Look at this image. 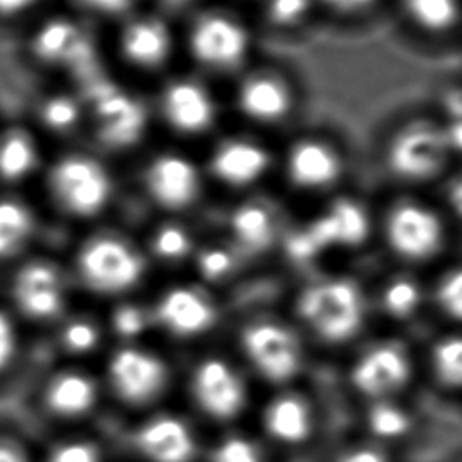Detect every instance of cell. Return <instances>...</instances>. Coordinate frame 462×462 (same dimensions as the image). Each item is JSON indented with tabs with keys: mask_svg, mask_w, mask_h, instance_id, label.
I'll list each match as a JSON object with an SVG mask.
<instances>
[{
	"mask_svg": "<svg viewBox=\"0 0 462 462\" xmlns=\"http://www.w3.org/2000/svg\"><path fill=\"white\" fill-rule=\"evenodd\" d=\"M372 310L370 283L350 269L328 265L303 274L292 292L296 321L328 346H341L359 337Z\"/></svg>",
	"mask_w": 462,
	"mask_h": 462,
	"instance_id": "8992f818",
	"label": "cell"
},
{
	"mask_svg": "<svg viewBox=\"0 0 462 462\" xmlns=\"http://www.w3.org/2000/svg\"><path fill=\"white\" fill-rule=\"evenodd\" d=\"M428 366L433 379L446 390L462 392V330L437 336L428 350Z\"/></svg>",
	"mask_w": 462,
	"mask_h": 462,
	"instance_id": "d590c367",
	"label": "cell"
},
{
	"mask_svg": "<svg viewBox=\"0 0 462 462\" xmlns=\"http://www.w3.org/2000/svg\"><path fill=\"white\" fill-rule=\"evenodd\" d=\"M150 96L157 130L166 132L171 143L206 144L222 130L226 97L206 76L189 69L173 70L153 85Z\"/></svg>",
	"mask_w": 462,
	"mask_h": 462,
	"instance_id": "8fae6325",
	"label": "cell"
},
{
	"mask_svg": "<svg viewBox=\"0 0 462 462\" xmlns=\"http://www.w3.org/2000/svg\"><path fill=\"white\" fill-rule=\"evenodd\" d=\"M426 106L442 125L462 119V78L440 81Z\"/></svg>",
	"mask_w": 462,
	"mask_h": 462,
	"instance_id": "7bdbcfd3",
	"label": "cell"
},
{
	"mask_svg": "<svg viewBox=\"0 0 462 462\" xmlns=\"http://www.w3.org/2000/svg\"><path fill=\"white\" fill-rule=\"evenodd\" d=\"M106 325L123 343H135L153 327L150 303L137 301L132 296L116 300L108 310Z\"/></svg>",
	"mask_w": 462,
	"mask_h": 462,
	"instance_id": "8d00e7d4",
	"label": "cell"
},
{
	"mask_svg": "<svg viewBox=\"0 0 462 462\" xmlns=\"http://www.w3.org/2000/svg\"><path fill=\"white\" fill-rule=\"evenodd\" d=\"M87 108L79 90L69 83L51 85L34 103V130L49 143L63 146L85 139Z\"/></svg>",
	"mask_w": 462,
	"mask_h": 462,
	"instance_id": "cb8c5ba5",
	"label": "cell"
},
{
	"mask_svg": "<svg viewBox=\"0 0 462 462\" xmlns=\"http://www.w3.org/2000/svg\"><path fill=\"white\" fill-rule=\"evenodd\" d=\"M72 289L65 258L54 253L31 254L11 274L7 307L20 321H60L67 314Z\"/></svg>",
	"mask_w": 462,
	"mask_h": 462,
	"instance_id": "2e32d148",
	"label": "cell"
},
{
	"mask_svg": "<svg viewBox=\"0 0 462 462\" xmlns=\"http://www.w3.org/2000/svg\"><path fill=\"white\" fill-rule=\"evenodd\" d=\"M40 233L36 208L20 197L0 199V260L22 254Z\"/></svg>",
	"mask_w": 462,
	"mask_h": 462,
	"instance_id": "1f68e13d",
	"label": "cell"
},
{
	"mask_svg": "<svg viewBox=\"0 0 462 462\" xmlns=\"http://www.w3.org/2000/svg\"><path fill=\"white\" fill-rule=\"evenodd\" d=\"M352 157L332 132L307 128L278 146L276 173L283 189L314 204L348 188Z\"/></svg>",
	"mask_w": 462,
	"mask_h": 462,
	"instance_id": "7c38bea8",
	"label": "cell"
},
{
	"mask_svg": "<svg viewBox=\"0 0 462 462\" xmlns=\"http://www.w3.org/2000/svg\"><path fill=\"white\" fill-rule=\"evenodd\" d=\"M430 309L462 328V247L430 273Z\"/></svg>",
	"mask_w": 462,
	"mask_h": 462,
	"instance_id": "d6a6232c",
	"label": "cell"
},
{
	"mask_svg": "<svg viewBox=\"0 0 462 462\" xmlns=\"http://www.w3.org/2000/svg\"><path fill=\"white\" fill-rule=\"evenodd\" d=\"M377 199L350 186L314 204L301 217L292 215L276 256L296 273L328 267V260L359 256L375 249Z\"/></svg>",
	"mask_w": 462,
	"mask_h": 462,
	"instance_id": "6da1fadb",
	"label": "cell"
},
{
	"mask_svg": "<svg viewBox=\"0 0 462 462\" xmlns=\"http://www.w3.org/2000/svg\"><path fill=\"white\" fill-rule=\"evenodd\" d=\"M179 32L188 69L213 81H231L256 61L258 27L231 2L209 0L179 23Z\"/></svg>",
	"mask_w": 462,
	"mask_h": 462,
	"instance_id": "ba28073f",
	"label": "cell"
},
{
	"mask_svg": "<svg viewBox=\"0 0 462 462\" xmlns=\"http://www.w3.org/2000/svg\"><path fill=\"white\" fill-rule=\"evenodd\" d=\"M87 108V144L105 157H135L146 152L157 130L152 96L114 69L76 87Z\"/></svg>",
	"mask_w": 462,
	"mask_h": 462,
	"instance_id": "5b68a950",
	"label": "cell"
},
{
	"mask_svg": "<svg viewBox=\"0 0 462 462\" xmlns=\"http://www.w3.org/2000/svg\"><path fill=\"white\" fill-rule=\"evenodd\" d=\"M238 345L251 368L273 384H285L303 365L298 332L271 316L251 318L238 332Z\"/></svg>",
	"mask_w": 462,
	"mask_h": 462,
	"instance_id": "ac0fdd59",
	"label": "cell"
},
{
	"mask_svg": "<svg viewBox=\"0 0 462 462\" xmlns=\"http://www.w3.org/2000/svg\"><path fill=\"white\" fill-rule=\"evenodd\" d=\"M188 388L195 408L218 422L238 417L247 402L244 377L231 361L218 356H208L193 366Z\"/></svg>",
	"mask_w": 462,
	"mask_h": 462,
	"instance_id": "7402d4cb",
	"label": "cell"
},
{
	"mask_svg": "<svg viewBox=\"0 0 462 462\" xmlns=\"http://www.w3.org/2000/svg\"><path fill=\"white\" fill-rule=\"evenodd\" d=\"M208 2L209 0H150L148 5L180 23L188 14H191L195 9Z\"/></svg>",
	"mask_w": 462,
	"mask_h": 462,
	"instance_id": "c3c4849f",
	"label": "cell"
},
{
	"mask_svg": "<svg viewBox=\"0 0 462 462\" xmlns=\"http://www.w3.org/2000/svg\"><path fill=\"white\" fill-rule=\"evenodd\" d=\"M137 188L157 215L189 217L202 204L209 182L200 155L189 146L168 143L139 155Z\"/></svg>",
	"mask_w": 462,
	"mask_h": 462,
	"instance_id": "4fadbf2b",
	"label": "cell"
},
{
	"mask_svg": "<svg viewBox=\"0 0 462 462\" xmlns=\"http://www.w3.org/2000/svg\"><path fill=\"white\" fill-rule=\"evenodd\" d=\"M139 236L152 267L166 269L188 267L202 240L189 217L168 215H157Z\"/></svg>",
	"mask_w": 462,
	"mask_h": 462,
	"instance_id": "4316f807",
	"label": "cell"
},
{
	"mask_svg": "<svg viewBox=\"0 0 462 462\" xmlns=\"http://www.w3.org/2000/svg\"><path fill=\"white\" fill-rule=\"evenodd\" d=\"M103 339L101 323L88 314H65L60 319L58 343L70 356H87L94 352Z\"/></svg>",
	"mask_w": 462,
	"mask_h": 462,
	"instance_id": "74e56055",
	"label": "cell"
},
{
	"mask_svg": "<svg viewBox=\"0 0 462 462\" xmlns=\"http://www.w3.org/2000/svg\"><path fill=\"white\" fill-rule=\"evenodd\" d=\"M49 157L45 155L43 137L34 126L18 125L0 134V180L7 184L40 180Z\"/></svg>",
	"mask_w": 462,
	"mask_h": 462,
	"instance_id": "f1b7e54d",
	"label": "cell"
},
{
	"mask_svg": "<svg viewBox=\"0 0 462 462\" xmlns=\"http://www.w3.org/2000/svg\"><path fill=\"white\" fill-rule=\"evenodd\" d=\"M108 29L105 49L110 67L130 81H161L180 58L179 23L144 5Z\"/></svg>",
	"mask_w": 462,
	"mask_h": 462,
	"instance_id": "30bf717a",
	"label": "cell"
},
{
	"mask_svg": "<svg viewBox=\"0 0 462 462\" xmlns=\"http://www.w3.org/2000/svg\"><path fill=\"white\" fill-rule=\"evenodd\" d=\"M65 260L74 287L112 301L132 296L153 269L137 233L105 222L81 229Z\"/></svg>",
	"mask_w": 462,
	"mask_h": 462,
	"instance_id": "52a82bcc",
	"label": "cell"
},
{
	"mask_svg": "<svg viewBox=\"0 0 462 462\" xmlns=\"http://www.w3.org/2000/svg\"><path fill=\"white\" fill-rule=\"evenodd\" d=\"M334 462H392V457L383 444L359 442L345 448Z\"/></svg>",
	"mask_w": 462,
	"mask_h": 462,
	"instance_id": "7dc6e473",
	"label": "cell"
},
{
	"mask_svg": "<svg viewBox=\"0 0 462 462\" xmlns=\"http://www.w3.org/2000/svg\"><path fill=\"white\" fill-rule=\"evenodd\" d=\"M226 2H231V4H235V5H240V4H254L256 0H226Z\"/></svg>",
	"mask_w": 462,
	"mask_h": 462,
	"instance_id": "816d5d0a",
	"label": "cell"
},
{
	"mask_svg": "<svg viewBox=\"0 0 462 462\" xmlns=\"http://www.w3.org/2000/svg\"><path fill=\"white\" fill-rule=\"evenodd\" d=\"M0 462H36L29 444L13 428L0 422Z\"/></svg>",
	"mask_w": 462,
	"mask_h": 462,
	"instance_id": "bcb514c9",
	"label": "cell"
},
{
	"mask_svg": "<svg viewBox=\"0 0 462 462\" xmlns=\"http://www.w3.org/2000/svg\"><path fill=\"white\" fill-rule=\"evenodd\" d=\"M153 327L177 339H191L209 332L220 316L213 289L197 280L164 285L150 301Z\"/></svg>",
	"mask_w": 462,
	"mask_h": 462,
	"instance_id": "ffe728a7",
	"label": "cell"
},
{
	"mask_svg": "<svg viewBox=\"0 0 462 462\" xmlns=\"http://www.w3.org/2000/svg\"><path fill=\"white\" fill-rule=\"evenodd\" d=\"M301 103L296 78L274 63L253 61L229 81L226 106L240 126L269 135L285 128Z\"/></svg>",
	"mask_w": 462,
	"mask_h": 462,
	"instance_id": "5bb4252c",
	"label": "cell"
},
{
	"mask_svg": "<svg viewBox=\"0 0 462 462\" xmlns=\"http://www.w3.org/2000/svg\"><path fill=\"white\" fill-rule=\"evenodd\" d=\"M462 247L435 193L386 189L377 199L375 249L388 263L431 273Z\"/></svg>",
	"mask_w": 462,
	"mask_h": 462,
	"instance_id": "7a4b0ae2",
	"label": "cell"
},
{
	"mask_svg": "<svg viewBox=\"0 0 462 462\" xmlns=\"http://www.w3.org/2000/svg\"><path fill=\"white\" fill-rule=\"evenodd\" d=\"M43 0H0V16L18 18L23 14L38 13Z\"/></svg>",
	"mask_w": 462,
	"mask_h": 462,
	"instance_id": "681fc988",
	"label": "cell"
},
{
	"mask_svg": "<svg viewBox=\"0 0 462 462\" xmlns=\"http://www.w3.org/2000/svg\"><path fill=\"white\" fill-rule=\"evenodd\" d=\"M40 399L47 413L74 420L88 415L97 406L99 386L90 374L78 368H63L47 377Z\"/></svg>",
	"mask_w": 462,
	"mask_h": 462,
	"instance_id": "83f0119b",
	"label": "cell"
},
{
	"mask_svg": "<svg viewBox=\"0 0 462 462\" xmlns=\"http://www.w3.org/2000/svg\"><path fill=\"white\" fill-rule=\"evenodd\" d=\"M397 22L426 45L460 42L462 0H390Z\"/></svg>",
	"mask_w": 462,
	"mask_h": 462,
	"instance_id": "d4e9b609",
	"label": "cell"
},
{
	"mask_svg": "<svg viewBox=\"0 0 462 462\" xmlns=\"http://www.w3.org/2000/svg\"><path fill=\"white\" fill-rule=\"evenodd\" d=\"M251 263L238 253V249L220 233L202 236L191 262L193 280L217 289L220 285L238 280Z\"/></svg>",
	"mask_w": 462,
	"mask_h": 462,
	"instance_id": "4dcf8cb0",
	"label": "cell"
},
{
	"mask_svg": "<svg viewBox=\"0 0 462 462\" xmlns=\"http://www.w3.org/2000/svg\"><path fill=\"white\" fill-rule=\"evenodd\" d=\"M135 453L146 462H191L197 455V437L179 415L157 413L132 433Z\"/></svg>",
	"mask_w": 462,
	"mask_h": 462,
	"instance_id": "484cf974",
	"label": "cell"
},
{
	"mask_svg": "<svg viewBox=\"0 0 462 462\" xmlns=\"http://www.w3.org/2000/svg\"><path fill=\"white\" fill-rule=\"evenodd\" d=\"M276 153L269 135L235 126L209 139L200 159L209 188L240 197L265 188L276 173Z\"/></svg>",
	"mask_w": 462,
	"mask_h": 462,
	"instance_id": "9a60e30c",
	"label": "cell"
},
{
	"mask_svg": "<svg viewBox=\"0 0 462 462\" xmlns=\"http://www.w3.org/2000/svg\"><path fill=\"white\" fill-rule=\"evenodd\" d=\"M462 242V164H457L435 191Z\"/></svg>",
	"mask_w": 462,
	"mask_h": 462,
	"instance_id": "f6af8a7d",
	"label": "cell"
},
{
	"mask_svg": "<svg viewBox=\"0 0 462 462\" xmlns=\"http://www.w3.org/2000/svg\"><path fill=\"white\" fill-rule=\"evenodd\" d=\"M260 420L265 435L283 446L305 442L312 435L316 422L310 402L296 392H282L269 399Z\"/></svg>",
	"mask_w": 462,
	"mask_h": 462,
	"instance_id": "f546056e",
	"label": "cell"
},
{
	"mask_svg": "<svg viewBox=\"0 0 462 462\" xmlns=\"http://www.w3.org/2000/svg\"><path fill=\"white\" fill-rule=\"evenodd\" d=\"M291 217L276 197L267 195L263 189L253 191L233 197L222 215L220 235L253 265L276 254Z\"/></svg>",
	"mask_w": 462,
	"mask_h": 462,
	"instance_id": "e0dca14e",
	"label": "cell"
},
{
	"mask_svg": "<svg viewBox=\"0 0 462 462\" xmlns=\"http://www.w3.org/2000/svg\"><path fill=\"white\" fill-rule=\"evenodd\" d=\"M27 51L49 76L72 87H81L112 69L97 25L63 5L38 14Z\"/></svg>",
	"mask_w": 462,
	"mask_h": 462,
	"instance_id": "9c48e42d",
	"label": "cell"
},
{
	"mask_svg": "<svg viewBox=\"0 0 462 462\" xmlns=\"http://www.w3.org/2000/svg\"><path fill=\"white\" fill-rule=\"evenodd\" d=\"M40 462H105L99 444L85 437H69L54 442Z\"/></svg>",
	"mask_w": 462,
	"mask_h": 462,
	"instance_id": "b9f144b4",
	"label": "cell"
},
{
	"mask_svg": "<svg viewBox=\"0 0 462 462\" xmlns=\"http://www.w3.org/2000/svg\"><path fill=\"white\" fill-rule=\"evenodd\" d=\"M148 4L150 0H61L63 7L70 9L97 27H110L123 16Z\"/></svg>",
	"mask_w": 462,
	"mask_h": 462,
	"instance_id": "f35d334b",
	"label": "cell"
},
{
	"mask_svg": "<svg viewBox=\"0 0 462 462\" xmlns=\"http://www.w3.org/2000/svg\"><path fill=\"white\" fill-rule=\"evenodd\" d=\"M415 377V359L399 339H381L361 350L350 365L348 381L357 395L372 401L397 399Z\"/></svg>",
	"mask_w": 462,
	"mask_h": 462,
	"instance_id": "d6986e66",
	"label": "cell"
},
{
	"mask_svg": "<svg viewBox=\"0 0 462 462\" xmlns=\"http://www.w3.org/2000/svg\"><path fill=\"white\" fill-rule=\"evenodd\" d=\"M370 289L374 310L395 325L413 323L430 309L428 273L388 263Z\"/></svg>",
	"mask_w": 462,
	"mask_h": 462,
	"instance_id": "603a6c76",
	"label": "cell"
},
{
	"mask_svg": "<svg viewBox=\"0 0 462 462\" xmlns=\"http://www.w3.org/2000/svg\"><path fill=\"white\" fill-rule=\"evenodd\" d=\"M455 164H462V119L442 125Z\"/></svg>",
	"mask_w": 462,
	"mask_h": 462,
	"instance_id": "f907efd6",
	"label": "cell"
},
{
	"mask_svg": "<svg viewBox=\"0 0 462 462\" xmlns=\"http://www.w3.org/2000/svg\"><path fill=\"white\" fill-rule=\"evenodd\" d=\"M363 422L374 442L384 446L406 439L413 431L415 417L399 399H383L366 404Z\"/></svg>",
	"mask_w": 462,
	"mask_h": 462,
	"instance_id": "e575fe53",
	"label": "cell"
},
{
	"mask_svg": "<svg viewBox=\"0 0 462 462\" xmlns=\"http://www.w3.org/2000/svg\"><path fill=\"white\" fill-rule=\"evenodd\" d=\"M319 16L336 23L354 25L374 20L381 11L390 9V0H316Z\"/></svg>",
	"mask_w": 462,
	"mask_h": 462,
	"instance_id": "ab89813d",
	"label": "cell"
},
{
	"mask_svg": "<svg viewBox=\"0 0 462 462\" xmlns=\"http://www.w3.org/2000/svg\"><path fill=\"white\" fill-rule=\"evenodd\" d=\"M20 323L22 321L9 307L0 305V381H4L20 361L23 350Z\"/></svg>",
	"mask_w": 462,
	"mask_h": 462,
	"instance_id": "60d3db41",
	"label": "cell"
},
{
	"mask_svg": "<svg viewBox=\"0 0 462 462\" xmlns=\"http://www.w3.org/2000/svg\"><path fill=\"white\" fill-rule=\"evenodd\" d=\"M40 184L49 213L81 229L105 222L121 191L116 162L85 143L51 153Z\"/></svg>",
	"mask_w": 462,
	"mask_h": 462,
	"instance_id": "3957f363",
	"label": "cell"
},
{
	"mask_svg": "<svg viewBox=\"0 0 462 462\" xmlns=\"http://www.w3.org/2000/svg\"><path fill=\"white\" fill-rule=\"evenodd\" d=\"M254 23L273 34H294L319 18L316 0H256Z\"/></svg>",
	"mask_w": 462,
	"mask_h": 462,
	"instance_id": "836d02e7",
	"label": "cell"
},
{
	"mask_svg": "<svg viewBox=\"0 0 462 462\" xmlns=\"http://www.w3.org/2000/svg\"><path fill=\"white\" fill-rule=\"evenodd\" d=\"M209 462H265L260 446L240 433L220 439L209 453Z\"/></svg>",
	"mask_w": 462,
	"mask_h": 462,
	"instance_id": "ee69618b",
	"label": "cell"
},
{
	"mask_svg": "<svg viewBox=\"0 0 462 462\" xmlns=\"http://www.w3.org/2000/svg\"><path fill=\"white\" fill-rule=\"evenodd\" d=\"M375 157L386 189L435 193L457 166L442 123L428 106L397 114L383 128Z\"/></svg>",
	"mask_w": 462,
	"mask_h": 462,
	"instance_id": "277c9868",
	"label": "cell"
},
{
	"mask_svg": "<svg viewBox=\"0 0 462 462\" xmlns=\"http://www.w3.org/2000/svg\"><path fill=\"white\" fill-rule=\"evenodd\" d=\"M106 384L125 404L146 406L170 384L168 363L137 343H123L106 361Z\"/></svg>",
	"mask_w": 462,
	"mask_h": 462,
	"instance_id": "44dd1931",
	"label": "cell"
},
{
	"mask_svg": "<svg viewBox=\"0 0 462 462\" xmlns=\"http://www.w3.org/2000/svg\"><path fill=\"white\" fill-rule=\"evenodd\" d=\"M458 43H460V45H462V34H460V42H458Z\"/></svg>",
	"mask_w": 462,
	"mask_h": 462,
	"instance_id": "f5cc1de1",
	"label": "cell"
}]
</instances>
